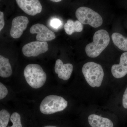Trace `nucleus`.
Returning <instances> with one entry per match:
<instances>
[{"mask_svg": "<svg viewBox=\"0 0 127 127\" xmlns=\"http://www.w3.org/2000/svg\"><path fill=\"white\" fill-rule=\"evenodd\" d=\"M109 42L108 32L104 30H98L94 35L93 41L86 47L87 55L90 58L97 57L108 46Z\"/></svg>", "mask_w": 127, "mask_h": 127, "instance_id": "1", "label": "nucleus"}, {"mask_svg": "<svg viewBox=\"0 0 127 127\" xmlns=\"http://www.w3.org/2000/svg\"><path fill=\"white\" fill-rule=\"evenodd\" d=\"M82 72L87 82L91 87L101 86L104 73L100 64L94 62H88L83 65Z\"/></svg>", "mask_w": 127, "mask_h": 127, "instance_id": "2", "label": "nucleus"}, {"mask_svg": "<svg viewBox=\"0 0 127 127\" xmlns=\"http://www.w3.org/2000/svg\"><path fill=\"white\" fill-rule=\"evenodd\" d=\"M24 75L28 84L32 88L41 87L46 80V74L41 67L37 64L27 65L24 69Z\"/></svg>", "mask_w": 127, "mask_h": 127, "instance_id": "3", "label": "nucleus"}, {"mask_svg": "<svg viewBox=\"0 0 127 127\" xmlns=\"http://www.w3.org/2000/svg\"><path fill=\"white\" fill-rule=\"evenodd\" d=\"M68 102L64 98L55 95L46 97L41 102L40 109L44 114H52L63 111L67 107Z\"/></svg>", "mask_w": 127, "mask_h": 127, "instance_id": "4", "label": "nucleus"}, {"mask_svg": "<svg viewBox=\"0 0 127 127\" xmlns=\"http://www.w3.org/2000/svg\"><path fill=\"white\" fill-rule=\"evenodd\" d=\"M75 15L78 20L82 24L89 25L94 28L102 25L103 19L101 16L89 7H79L76 11Z\"/></svg>", "mask_w": 127, "mask_h": 127, "instance_id": "5", "label": "nucleus"}, {"mask_svg": "<svg viewBox=\"0 0 127 127\" xmlns=\"http://www.w3.org/2000/svg\"><path fill=\"white\" fill-rule=\"evenodd\" d=\"M46 42L33 41L26 44L22 48V52L26 57H36L48 51Z\"/></svg>", "mask_w": 127, "mask_h": 127, "instance_id": "6", "label": "nucleus"}, {"mask_svg": "<svg viewBox=\"0 0 127 127\" xmlns=\"http://www.w3.org/2000/svg\"><path fill=\"white\" fill-rule=\"evenodd\" d=\"M30 31L31 34H37L36 39L40 41L47 42L56 38L54 32L43 24L37 23L32 25Z\"/></svg>", "mask_w": 127, "mask_h": 127, "instance_id": "7", "label": "nucleus"}, {"mask_svg": "<svg viewBox=\"0 0 127 127\" xmlns=\"http://www.w3.org/2000/svg\"><path fill=\"white\" fill-rule=\"evenodd\" d=\"M18 6L26 14L35 16L42 10V6L38 0H16Z\"/></svg>", "mask_w": 127, "mask_h": 127, "instance_id": "8", "label": "nucleus"}, {"mask_svg": "<svg viewBox=\"0 0 127 127\" xmlns=\"http://www.w3.org/2000/svg\"><path fill=\"white\" fill-rule=\"evenodd\" d=\"M29 20L27 17L20 16L13 19L10 31L11 36L14 39L20 38L23 34V31L27 27Z\"/></svg>", "mask_w": 127, "mask_h": 127, "instance_id": "9", "label": "nucleus"}, {"mask_svg": "<svg viewBox=\"0 0 127 127\" xmlns=\"http://www.w3.org/2000/svg\"><path fill=\"white\" fill-rule=\"evenodd\" d=\"M73 66L70 63L64 64L61 59H57L55 63V73L58 74L60 79L66 81L70 77L73 71Z\"/></svg>", "mask_w": 127, "mask_h": 127, "instance_id": "10", "label": "nucleus"}, {"mask_svg": "<svg viewBox=\"0 0 127 127\" xmlns=\"http://www.w3.org/2000/svg\"><path fill=\"white\" fill-rule=\"evenodd\" d=\"M111 72L113 76L116 78L124 77L127 74V52L123 53L120 57L119 64L112 66Z\"/></svg>", "mask_w": 127, "mask_h": 127, "instance_id": "11", "label": "nucleus"}, {"mask_svg": "<svg viewBox=\"0 0 127 127\" xmlns=\"http://www.w3.org/2000/svg\"><path fill=\"white\" fill-rule=\"evenodd\" d=\"M89 125L92 127H113V123L109 119L96 114L89 115L88 118Z\"/></svg>", "mask_w": 127, "mask_h": 127, "instance_id": "12", "label": "nucleus"}, {"mask_svg": "<svg viewBox=\"0 0 127 127\" xmlns=\"http://www.w3.org/2000/svg\"><path fill=\"white\" fill-rule=\"evenodd\" d=\"M12 69L9 59L0 56V76L2 78L10 76L12 74Z\"/></svg>", "mask_w": 127, "mask_h": 127, "instance_id": "13", "label": "nucleus"}, {"mask_svg": "<svg viewBox=\"0 0 127 127\" xmlns=\"http://www.w3.org/2000/svg\"><path fill=\"white\" fill-rule=\"evenodd\" d=\"M64 28L67 35H71L75 32H82L83 30V25L78 20L74 21L69 19L64 25Z\"/></svg>", "mask_w": 127, "mask_h": 127, "instance_id": "14", "label": "nucleus"}, {"mask_svg": "<svg viewBox=\"0 0 127 127\" xmlns=\"http://www.w3.org/2000/svg\"><path fill=\"white\" fill-rule=\"evenodd\" d=\"M114 44L120 50L127 51V37L118 32H114L112 35Z\"/></svg>", "mask_w": 127, "mask_h": 127, "instance_id": "15", "label": "nucleus"}, {"mask_svg": "<svg viewBox=\"0 0 127 127\" xmlns=\"http://www.w3.org/2000/svg\"><path fill=\"white\" fill-rule=\"evenodd\" d=\"M10 119V114L5 109L0 111V127H6Z\"/></svg>", "mask_w": 127, "mask_h": 127, "instance_id": "16", "label": "nucleus"}, {"mask_svg": "<svg viewBox=\"0 0 127 127\" xmlns=\"http://www.w3.org/2000/svg\"><path fill=\"white\" fill-rule=\"evenodd\" d=\"M10 120L12 123L11 127H22L21 123L20 115L17 112H14L12 114Z\"/></svg>", "mask_w": 127, "mask_h": 127, "instance_id": "17", "label": "nucleus"}, {"mask_svg": "<svg viewBox=\"0 0 127 127\" xmlns=\"http://www.w3.org/2000/svg\"><path fill=\"white\" fill-rule=\"evenodd\" d=\"M8 94V90L1 82L0 83V99L1 100L4 98Z\"/></svg>", "mask_w": 127, "mask_h": 127, "instance_id": "18", "label": "nucleus"}, {"mask_svg": "<svg viewBox=\"0 0 127 127\" xmlns=\"http://www.w3.org/2000/svg\"><path fill=\"white\" fill-rule=\"evenodd\" d=\"M50 25L54 28H58L61 26L62 22L59 19L57 18H54L51 21Z\"/></svg>", "mask_w": 127, "mask_h": 127, "instance_id": "19", "label": "nucleus"}, {"mask_svg": "<svg viewBox=\"0 0 127 127\" xmlns=\"http://www.w3.org/2000/svg\"><path fill=\"white\" fill-rule=\"evenodd\" d=\"M122 103L124 107L127 109V87L123 95Z\"/></svg>", "mask_w": 127, "mask_h": 127, "instance_id": "20", "label": "nucleus"}, {"mask_svg": "<svg viewBox=\"0 0 127 127\" xmlns=\"http://www.w3.org/2000/svg\"><path fill=\"white\" fill-rule=\"evenodd\" d=\"M5 22L4 20V14L2 12H0V32L4 26Z\"/></svg>", "mask_w": 127, "mask_h": 127, "instance_id": "21", "label": "nucleus"}, {"mask_svg": "<svg viewBox=\"0 0 127 127\" xmlns=\"http://www.w3.org/2000/svg\"><path fill=\"white\" fill-rule=\"evenodd\" d=\"M51 1L54 2H59L61 1V0H51Z\"/></svg>", "mask_w": 127, "mask_h": 127, "instance_id": "22", "label": "nucleus"}, {"mask_svg": "<svg viewBox=\"0 0 127 127\" xmlns=\"http://www.w3.org/2000/svg\"><path fill=\"white\" fill-rule=\"evenodd\" d=\"M56 127V126H51V125H48V126H45V127Z\"/></svg>", "mask_w": 127, "mask_h": 127, "instance_id": "23", "label": "nucleus"}]
</instances>
